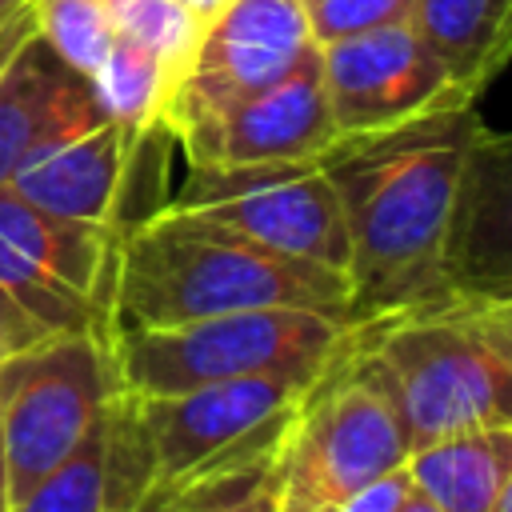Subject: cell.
I'll use <instances>...</instances> for the list:
<instances>
[{"mask_svg": "<svg viewBox=\"0 0 512 512\" xmlns=\"http://www.w3.org/2000/svg\"><path fill=\"white\" fill-rule=\"evenodd\" d=\"M252 308H312L348 320V276L172 208H156L116 240L112 328H176Z\"/></svg>", "mask_w": 512, "mask_h": 512, "instance_id": "cell-3", "label": "cell"}, {"mask_svg": "<svg viewBox=\"0 0 512 512\" xmlns=\"http://www.w3.org/2000/svg\"><path fill=\"white\" fill-rule=\"evenodd\" d=\"M176 4L188 12V20H192V24H196V32H200V28H204L212 16H220L232 0H176Z\"/></svg>", "mask_w": 512, "mask_h": 512, "instance_id": "cell-26", "label": "cell"}, {"mask_svg": "<svg viewBox=\"0 0 512 512\" xmlns=\"http://www.w3.org/2000/svg\"><path fill=\"white\" fill-rule=\"evenodd\" d=\"M312 48L300 0H232L212 16L168 88L156 124H164L188 152L204 160L216 124L260 88L276 84Z\"/></svg>", "mask_w": 512, "mask_h": 512, "instance_id": "cell-8", "label": "cell"}, {"mask_svg": "<svg viewBox=\"0 0 512 512\" xmlns=\"http://www.w3.org/2000/svg\"><path fill=\"white\" fill-rule=\"evenodd\" d=\"M484 132L476 100H464L404 124L344 132L312 156L348 236V320L456 288L448 232Z\"/></svg>", "mask_w": 512, "mask_h": 512, "instance_id": "cell-1", "label": "cell"}, {"mask_svg": "<svg viewBox=\"0 0 512 512\" xmlns=\"http://www.w3.org/2000/svg\"><path fill=\"white\" fill-rule=\"evenodd\" d=\"M408 460L388 400L332 348L288 416L276 512H332Z\"/></svg>", "mask_w": 512, "mask_h": 512, "instance_id": "cell-5", "label": "cell"}, {"mask_svg": "<svg viewBox=\"0 0 512 512\" xmlns=\"http://www.w3.org/2000/svg\"><path fill=\"white\" fill-rule=\"evenodd\" d=\"M168 208L220 224L268 252L336 272L348 268L340 204L312 160L192 164Z\"/></svg>", "mask_w": 512, "mask_h": 512, "instance_id": "cell-9", "label": "cell"}, {"mask_svg": "<svg viewBox=\"0 0 512 512\" xmlns=\"http://www.w3.org/2000/svg\"><path fill=\"white\" fill-rule=\"evenodd\" d=\"M332 140H336V124L324 96L320 48L312 44L276 84L240 100L216 124L200 164L312 160Z\"/></svg>", "mask_w": 512, "mask_h": 512, "instance_id": "cell-13", "label": "cell"}, {"mask_svg": "<svg viewBox=\"0 0 512 512\" xmlns=\"http://www.w3.org/2000/svg\"><path fill=\"white\" fill-rule=\"evenodd\" d=\"M8 512H108V432H104V412L88 428V436L44 480H36L20 500L8 504Z\"/></svg>", "mask_w": 512, "mask_h": 512, "instance_id": "cell-19", "label": "cell"}, {"mask_svg": "<svg viewBox=\"0 0 512 512\" xmlns=\"http://www.w3.org/2000/svg\"><path fill=\"white\" fill-rule=\"evenodd\" d=\"M92 88H96L108 120H116L136 140L160 116V104L168 92V72L148 48H140L116 32V44H112L108 60L100 64V72L92 76Z\"/></svg>", "mask_w": 512, "mask_h": 512, "instance_id": "cell-18", "label": "cell"}, {"mask_svg": "<svg viewBox=\"0 0 512 512\" xmlns=\"http://www.w3.org/2000/svg\"><path fill=\"white\" fill-rule=\"evenodd\" d=\"M288 416L292 408L204 456L200 464L148 480L132 512H276Z\"/></svg>", "mask_w": 512, "mask_h": 512, "instance_id": "cell-14", "label": "cell"}, {"mask_svg": "<svg viewBox=\"0 0 512 512\" xmlns=\"http://www.w3.org/2000/svg\"><path fill=\"white\" fill-rule=\"evenodd\" d=\"M508 20L512 0H412L408 12V28L472 96L508 56Z\"/></svg>", "mask_w": 512, "mask_h": 512, "instance_id": "cell-17", "label": "cell"}, {"mask_svg": "<svg viewBox=\"0 0 512 512\" xmlns=\"http://www.w3.org/2000/svg\"><path fill=\"white\" fill-rule=\"evenodd\" d=\"M336 352L388 400L408 452L452 432L512 424L508 292L456 284L348 320Z\"/></svg>", "mask_w": 512, "mask_h": 512, "instance_id": "cell-2", "label": "cell"}, {"mask_svg": "<svg viewBox=\"0 0 512 512\" xmlns=\"http://www.w3.org/2000/svg\"><path fill=\"white\" fill-rule=\"evenodd\" d=\"M300 4H304L308 36L316 48H324L340 36H352V32L400 24L412 12V0H300Z\"/></svg>", "mask_w": 512, "mask_h": 512, "instance_id": "cell-22", "label": "cell"}, {"mask_svg": "<svg viewBox=\"0 0 512 512\" xmlns=\"http://www.w3.org/2000/svg\"><path fill=\"white\" fill-rule=\"evenodd\" d=\"M408 488H412V476H408V468L400 464L396 472L380 476L376 484H368L364 492H356L352 500H344V504L332 508V512H396L400 500L408 496Z\"/></svg>", "mask_w": 512, "mask_h": 512, "instance_id": "cell-23", "label": "cell"}, {"mask_svg": "<svg viewBox=\"0 0 512 512\" xmlns=\"http://www.w3.org/2000/svg\"><path fill=\"white\" fill-rule=\"evenodd\" d=\"M320 72L336 136L404 124L412 116L476 100L452 80V72L432 56V48H424L408 20L324 44Z\"/></svg>", "mask_w": 512, "mask_h": 512, "instance_id": "cell-10", "label": "cell"}, {"mask_svg": "<svg viewBox=\"0 0 512 512\" xmlns=\"http://www.w3.org/2000/svg\"><path fill=\"white\" fill-rule=\"evenodd\" d=\"M32 32H36V16H32V8H28V4L0 20V72L8 68V60L16 56V48H20Z\"/></svg>", "mask_w": 512, "mask_h": 512, "instance_id": "cell-25", "label": "cell"}, {"mask_svg": "<svg viewBox=\"0 0 512 512\" xmlns=\"http://www.w3.org/2000/svg\"><path fill=\"white\" fill-rule=\"evenodd\" d=\"M344 324V316L312 308H252L176 328H112V384L136 396H176L236 376L320 372Z\"/></svg>", "mask_w": 512, "mask_h": 512, "instance_id": "cell-4", "label": "cell"}, {"mask_svg": "<svg viewBox=\"0 0 512 512\" xmlns=\"http://www.w3.org/2000/svg\"><path fill=\"white\" fill-rule=\"evenodd\" d=\"M84 116H108L92 80L68 68L40 32H32L0 72V188H8L20 156L48 128Z\"/></svg>", "mask_w": 512, "mask_h": 512, "instance_id": "cell-15", "label": "cell"}, {"mask_svg": "<svg viewBox=\"0 0 512 512\" xmlns=\"http://www.w3.org/2000/svg\"><path fill=\"white\" fill-rule=\"evenodd\" d=\"M128 144L132 136L108 116L56 124L20 156L8 188L48 216L112 228Z\"/></svg>", "mask_w": 512, "mask_h": 512, "instance_id": "cell-12", "label": "cell"}, {"mask_svg": "<svg viewBox=\"0 0 512 512\" xmlns=\"http://www.w3.org/2000/svg\"><path fill=\"white\" fill-rule=\"evenodd\" d=\"M312 380L316 372H260L200 384L176 396H136L116 384L112 388L128 412L148 480H164L292 408Z\"/></svg>", "mask_w": 512, "mask_h": 512, "instance_id": "cell-11", "label": "cell"}, {"mask_svg": "<svg viewBox=\"0 0 512 512\" xmlns=\"http://www.w3.org/2000/svg\"><path fill=\"white\" fill-rule=\"evenodd\" d=\"M24 4H28V0H0V20H4V16H12V12H16V8H24Z\"/></svg>", "mask_w": 512, "mask_h": 512, "instance_id": "cell-28", "label": "cell"}, {"mask_svg": "<svg viewBox=\"0 0 512 512\" xmlns=\"http://www.w3.org/2000/svg\"><path fill=\"white\" fill-rule=\"evenodd\" d=\"M496 512H512V500H508V504H500V508H496Z\"/></svg>", "mask_w": 512, "mask_h": 512, "instance_id": "cell-29", "label": "cell"}, {"mask_svg": "<svg viewBox=\"0 0 512 512\" xmlns=\"http://www.w3.org/2000/svg\"><path fill=\"white\" fill-rule=\"evenodd\" d=\"M412 488L440 512H496L512 500V424L420 444L404 460Z\"/></svg>", "mask_w": 512, "mask_h": 512, "instance_id": "cell-16", "label": "cell"}, {"mask_svg": "<svg viewBox=\"0 0 512 512\" xmlns=\"http://www.w3.org/2000/svg\"><path fill=\"white\" fill-rule=\"evenodd\" d=\"M40 40L80 76H96L116 44V28L100 0H28Z\"/></svg>", "mask_w": 512, "mask_h": 512, "instance_id": "cell-20", "label": "cell"}, {"mask_svg": "<svg viewBox=\"0 0 512 512\" xmlns=\"http://www.w3.org/2000/svg\"><path fill=\"white\" fill-rule=\"evenodd\" d=\"M112 392L108 340L48 336L0 360V448L8 504L44 480L100 420Z\"/></svg>", "mask_w": 512, "mask_h": 512, "instance_id": "cell-6", "label": "cell"}, {"mask_svg": "<svg viewBox=\"0 0 512 512\" xmlns=\"http://www.w3.org/2000/svg\"><path fill=\"white\" fill-rule=\"evenodd\" d=\"M112 228L72 224L0 188V292L44 336H112Z\"/></svg>", "mask_w": 512, "mask_h": 512, "instance_id": "cell-7", "label": "cell"}, {"mask_svg": "<svg viewBox=\"0 0 512 512\" xmlns=\"http://www.w3.org/2000/svg\"><path fill=\"white\" fill-rule=\"evenodd\" d=\"M40 340H48L4 292H0V360L4 356H12V352H24V348H32V344H40Z\"/></svg>", "mask_w": 512, "mask_h": 512, "instance_id": "cell-24", "label": "cell"}, {"mask_svg": "<svg viewBox=\"0 0 512 512\" xmlns=\"http://www.w3.org/2000/svg\"><path fill=\"white\" fill-rule=\"evenodd\" d=\"M112 28L120 36H128L132 44L148 48L164 72H168V88L176 84V76L184 72L192 44H196V24L188 20V12L176 0H100ZM168 96V92H164Z\"/></svg>", "mask_w": 512, "mask_h": 512, "instance_id": "cell-21", "label": "cell"}, {"mask_svg": "<svg viewBox=\"0 0 512 512\" xmlns=\"http://www.w3.org/2000/svg\"><path fill=\"white\" fill-rule=\"evenodd\" d=\"M0 512H8V476H4V448H0Z\"/></svg>", "mask_w": 512, "mask_h": 512, "instance_id": "cell-27", "label": "cell"}]
</instances>
